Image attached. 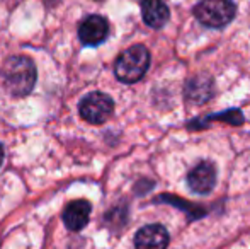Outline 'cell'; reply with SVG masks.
Returning a JSON list of instances; mask_svg holds the SVG:
<instances>
[{
  "instance_id": "8992f818",
  "label": "cell",
  "mask_w": 250,
  "mask_h": 249,
  "mask_svg": "<svg viewBox=\"0 0 250 249\" xmlns=\"http://www.w3.org/2000/svg\"><path fill=\"white\" fill-rule=\"evenodd\" d=\"M109 34V24L102 16H89L79 27V38L85 46H97L104 43Z\"/></svg>"
},
{
  "instance_id": "9c48e42d",
  "label": "cell",
  "mask_w": 250,
  "mask_h": 249,
  "mask_svg": "<svg viewBox=\"0 0 250 249\" xmlns=\"http://www.w3.org/2000/svg\"><path fill=\"white\" fill-rule=\"evenodd\" d=\"M142 16L146 26L160 29L167 24L170 12L164 0H142Z\"/></svg>"
},
{
  "instance_id": "52a82bcc",
  "label": "cell",
  "mask_w": 250,
  "mask_h": 249,
  "mask_svg": "<svg viewBox=\"0 0 250 249\" xmlns=\"http://www.w3.org/2000/svg\"><path fill=\"white\" fill-rule=\"evenodd\" d=\"M168 232L160 224H150L136 232L135 248L136 249H165L168 246Z\"/></svg>"
},
{
  "instance_id": "3957f363",
  "label": "cell",
  "mask_w": 250,
  "mask_h": 249,
  "mask_svg": "<svg viewBox=\"0 0 250 249\" xmlns=\"http://www.w3.org/2000/svg\"><path fill=\"white\" fill-rule=\"evenodd\" d=\"M237 5L233 0H201L194 7V16L203 26L220 29L235 19Z\"/></svg>"
},
{
  "instance_id": "277c9868",
  "label": "cell",
  "mask_w": 250,
  "mask_h": 249,
  "mask_svg": "<svg viewBox=\"0 0 250 249\" xmlns=\"http://www.w3.org/2000/svg\"><path fill=\"white\" fill-rule=\"evenodd\" d=\"M80 116L90 125H102L111 118L114 101L104 92H90L80 101Z\"/></svg>"
},
{
  "instance_id": "6da1fadb",
  "label": "cell",
  "mask_w": 250,
  "mask_h": 249,
  "mask_svg": "<svg viewBox=\"0 0 250 249\" xmlns=\"http://www.w3.org/2000/svg\"><path fill=\"white\" fill-rule=\"evenodd\" d=\"M0 84L10 96H27L36 84L34 62L27 57H22V55L7 58L0 68Z\"/></svg>"
},
{
  "instance_id": "ba28073f",
  "label": "cell",
  "mask_w": 250,
  "mask_h": 249,
  "mask_svg": "<svg viewBox=\"0 0 250 249\" xmlns=\"http://www.w3.org/2000/svg\"><path fill=\"white\" fill-rule=\"evenodd\" d=\"M90 203L87 200H75L63 210V222L70 230H80L87 226L90 219Z\"/></svg>"
},
{
  "instance_id": "5b68a950",
  "label": "cell",
  "mask_w": 250,
  "mask_h": 249,
  "mask_svg": "<svg viewBox=\"0 0 250 249\" xmlns=\"http://www.w3.org/2000/svg\"><path fill=\"white\" fill-rule=\"evenodd\" d=\"M214 183H216V167L208 160L196 164L188 174V186L196 195L211 193L214 188Z\"/></svg>"
},
{
  "instance_id": "8fae6325",
  "label": "cell",
  "mask_w": 250,
  "mask_h": 249,
  "mask_svg": "<svg viewBox=\"0 0 250 249\" xmlns=\"http://www.w3.org/2000/svg\"><path fill=\"white\" fill-rule=\"evenodd\" d=\"M2 162H3V147L0 145V166H2Z\"/></svg>"
},
{
  "instance_id": "7a4b0ae2",
  "label": "cell",
  "mask_w": 250,
  "mask_h": 249,
  "mask_svg": "<svg viewBox=\"0 0 250 249\" xmlns=\"http://www.w3.org/2000/svg\"><path fill=\"white\" fill-rule=\"evenodd\" d=\"M150 67V51L143 45H135V46L125 50L118 57L114 63V73L118 80L125 84H135L143 79Z\"/></svg>"
},
{
  "instance_id": "30bf717a",
  "label": "cell",
  "mask_w": 250,
  "mask_h": 249,
  "mask_svg": "<svg viewBox=\"0 0 250 249\" xmlns=\"http://www.w3.org/2000/svg\"><path fill=\"white\" fill-rule=\"evenodd\" d=\"M203 91L211 94V84H209V80H204V84H203V79L198 77V79L191 80V82L188 84V87H186V96L191 101H194V103H206V97L201 94Z\"/></svg>"
}]
</instances>
